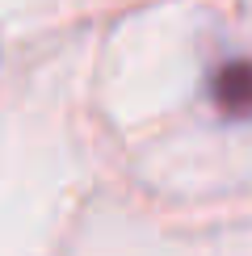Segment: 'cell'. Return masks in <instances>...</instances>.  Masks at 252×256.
Segmentation results:
<instances>
[{"label": "cell", "instance_id": "cell-1", "mask_svg": "<svg viewBox=\"0 0 252 256\" xmlns=\"http://www.w3.org/2000/svg\"><path fill=\"white\" fill-rule=\"evenodd\" d=\"M214 105L227 118H252V59H231L214 72Z\"/></svg>", "mask_w": 252, "mask_h": 256}]
</instances>
